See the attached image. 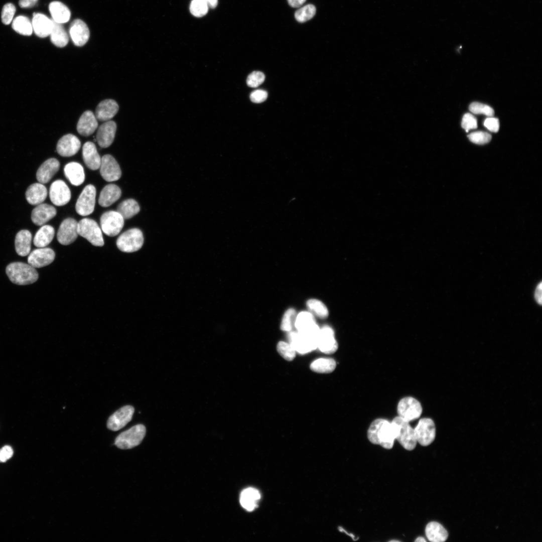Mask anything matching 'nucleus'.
<instances>
[{
  "instance_id": "nucleus-1",
  "label": "nucleus",
  "mask_w": 542,
  "mask_h": 542,
  "mask_svg": "<svg viewBox=\"0 0 542 542\" xmlns=\"http://www.w3.org/2000/svg\"><path fill=\"white\" fill-rule=\"evenodd\" d=\"M396 435V430L394 424L383 419H377L373 421L367 431L369 441L386 449H390L393 447Z\"/></svg>"
},
{
  "instance_id": "nucleus-2",
  "label": "nucleus",
  "mask_w": 542,
  "mask_h": 542,
  "mask_svg": "<svg viewBox=\"0 0 542 542\" xmlns=\"http://www.w3.org/2000/svg\"><path fill=\"white\" fill-rule=\"evenodd\" d=\"M10 280L18 285H26L36 282L38 274L35 268L22 262H14L8 264L6 269Z\"/></svg>"
},
{
  "instance_id": "nucleus-3",
  "label": "nucleus",
  "mask_w": 542,
  "mask_h": 542,
  "mask_svg": "<svg viewBox=\"0 0 542 542\" xmlns=\"http://www.w3.org/2000/svg\"><path fill=\"white\" fill-rule=\"evenodd\" d=\"M146 427L142 424L135 425L118 435L114 444L121 449H129L141 444L145 436Z\"/></svg>"
},
{
  "instance_id": "nucleus-4",
  "label": "nucleus",
  "mask_w": 542,
  "mask_h": 542,
  "mask_svg": "<svg viewBox=\"0 0 542 542\" xmlns=\"http://www.w3.org/2000/svg\"><path fill=\"white\" fill-rule=\"evenodd\" d=\"M396 430L395 440L406 450H414L417 444L414 429L407 422L398 416L392 421Z\"/></svg>"
},
{
  "instance_id": "nucleus-5",
  "label": "nucleus",
  "mask_w": 542,
  "mask_h": 542,
  "mask_svg": "<svg viewBox=\"0 0 542 542\" xmlns=\"http://www.w3.org/2000/svg\"><path fill=\"white\" fill-rule=\"evenodd\" d=\"M78 235L86 239L92 245L102 246L104 245L101 230L97 223L93 219L85 218L78 222Z\"/></svg>"
},
{
  "instance_id": "nucleus-6",
  "label": "nucleus",
  "mask_w": 542,
  "mask_h": 542,
  "mask_svg": "<svg viewBox=\"0 0 542 542\" xmlns=\"http://www.w3.org/2000/svg\"><path fill=\"white\" fill-rule=\"evenodd\" d=\"M144 240L142 231L139 228H133L125 231L118 237L116 245L122 252H132L141 249Z\"/></svg>"
},
{
  "instance_id": "nucleus-7",
  "label": "nucleus",
  "mask_w": 542,
  "mask_h": 542,
  "mask_svg": "<svg viewBox=\"0 0 542 542\" xmlns=\"http://www.w3.org/2000/svg\"><path fill=\"white\" fill-rule=\"evenodd\" d=\"M422 411L420 402L411 396L401 398L397 404L398 416L409 422L420 418Z\"/></svg>"
},
{
  "instance_id": "nucleus-8",
  "label": "nucleus",
  "mask_w": 542,
  "mask_h": 542,
  "mask_svg": "<svg viewBox=\"0 0 542 542\" xmlns=\"http://www.w3.org/2000/svg\"><path fill=\"white\" fill-rule=\"evenodd\" d=\"M124 220L117 211L105 212L102 214L100 218L101 230L107 236H115L119 234L122 229Z\"/></svg>"
},
{
  "instance_id": "nucleus-9",
  "label": "nucleus",
  "mask_w": 542,
  "mask_h": 542,
  "mask_svg": "<svg viewBox=\"0 0 542 542\" xmlns=\"http://www.w3.org/2000/svg\"><path fill=\"white\" fill-rule=\"evenodd\" d=\"M96 193L95 187L93 185L89 184L84 188L75 205L76 211L79 215L87 216L93 212Z\"/></svg>"
},
{
  "instance_id": "nucleus-10",
  "label": "nucleus",
  "mask_w": 542,
  "mask_h": 542,
  "mask_svg": "<svg viewBox=\"0 0 542 542\" xmlns=\"http://www.w3.org/2000/svg\"><path fill=\"white\" fill-rule=\"evenodd\" d=\"M417 443L423 446L430 445L436 437V427L434 421L430 418H422L414 428Z\"/></svg>"
},
{
  "instance_id": "nucleus-11",
  "label": "nucleus",
  "mask_w": 542,
  "mask_h": 542,
  "mask_svg": "<svg viewBox=\"0 0 542 542\" xmlns=\"http://www.w3.org/2000/svg\"><path fill=\"white\" fill-rule=\"evenodd\" d=\"M134 412V409L131 405L121 407L109 417L107 422V428L113 431L123 428L132 420Z\"/></svg>"
},
{
  "instance_id": "nucleus-12",
  "label": "nucleus",
  "mask_w": 542,
  "mask_h": 542,
  "mask_svg": "<svg viewBox=\"0 0 542 542\" xmlns=\"http://www.w3.org/2000/svg\"><path fill=\"white\" fill-rule=\"evenodd\" d=\"M99 169L101 177L107 182L117 181L121 176L118 163L110 155L106 154L101 158Z\"/></svg>"
},
{
  "instance_id": "nucleus-13",
  "label": "nucleus",
  "mask_w": 542,
  "mask_h": 542,
  "mask_svg": "<svg viewBox=\"0 0 542 542\" xmlns=\"http://www.w3.org/2000/svg\"><path fill=\"white\" fill-rule=\"evenodd\" d=\"M78 222L72 218L64 219L60 224L57 234L58 242L64 245L73 242L77 238Z\"/></svg>"
},
{
  "instance_id": "nucleus-14",
  "label": "nucleus",
  "mask_w": 542,
  "mask_h": 542,
  "mask_svg": "<svg viewBox=\"0 0 542 542\" xmlns=\"http://www.w3.org/2000/svg\"><path fill=\"white\" fill-rule=\"evenodd\" d=\"M71 191L63 180L53 182L49 189V197L54 205L61 206L67 204L71 199Z\"/></svg>"
},
{
  "instance_id": "nucleus-15",
  "label": "nucleus",
  "mask_w": 542,
  "mask_h": 542,
  "mask_svg": "<svg viewBox=\"0 0 542 542\" xmlns=\"http://www.w3.org/2000/svg\"><path fill=\"white\" fill-rule=\"evenodd\" d=\"M54 251L48 247H41L33 250L28 257V264L35 268H40L52 263L55 259Z\"/></svg>"
},
{
  "instance_id": "nucleus-16",
  "label": "nucleus",
  "mask_w": 542,
  "mask_h": 542,
  "mask_svg": "<svg viewBox=\"0 0 542 542\" xmlns=\"http://www.w3.org/2000/svg\"><path fill=\"white\" fill-rule=\"evenodd\" d=\"M288 337L290 344L299 353H307L317 348V340L298 332L290 333Z\"/></svg>"
},
{
  "instance_id": "nucleus-17",
  "label": "nucleus",
  "mask_w": 542,
  "mask_h": 542,
  "mask_svg": "<svg viewBox=\"0 0 542 542\" xmlns=\"http://www.w3.org/2000/svg\"><path fill=\"white\" fill-rule=\"evenodd\" d=\"M80 147L81 142L79 139L73 134L68 133L59 139L56 150L58 154L62 157H71L77 154Z\"/></svg>"
},
{
  "instance_id": "nucleus-18",
  "label": "nucleus",
  "mask_w": 542,
  "mask_h": 542,
  "mask_svg": "<svg viewBox=\"0 0 542 542\" xmlns=\"http://www.w3.org/2000/svg\"><path fill=\"white\" fill-rule=\"evenodd\" d=\"M338 343L334 338L332 328L325 326L320 330L317 340V348L326 354H332L338 349Z\"/></svg>"
},
{
  "instance_id": "nucleus-19",
  "label": "nucleus",
  "mask_w": 542,
  "mask_h": 542,
  "mask_svg": "<svg viewBox=\"0 0 542 542\" xmlns=\"http://www.w3.org/2000/svg\"><path fill=\"white\" fill-rule=\"evenodd\" d=\"M116 124L112 120L105 121L99 126L96 133V141L102 148L109 147L113 143L116 130Z\"/></svg>"
},
{
  "instance_id": "nucleus-20",
  "label": "nucleus",
  "mask_w": 542,
  "mask_h": 542,
  "mask_svg": "<svg viewBox=\"0 0 542 542\" xmlns=\"http://www.w3.org/2000/svg\"><path fill=\"white\" fill-rule=\"evenodd\" d=\"M70 37L75 45L81 47L88 41L90 36L86 24L80 19L75 20L71 24L69 30Z\"/></svg>"
},
{
  "instance_id": "nucleus-21",
  "label": "nucleus",
  "mask_w": 542,
  "mask_h": 542,
  "mask_svg": "<svg viewBox=\"0 0 542 542\" xmlns=\"http://www.w3.org/2000/svg\"><path fill=\"white\" fill-rule=\"evenodd\" d=\"M57 214L56 208L48 204L41 203L36 206L32 211L31 220L36 225H44Z\"/></svg>"
},
{
  "instance_id": "nucleus-22",
  "label": "nucleus",
  "mask_w": 542,
  "mask_h": 542,
  "mask_svg": "<svg viewBox=\"0 0 542 542\" xmlns=\"http://www.w3.org/2000/svg\"><path fill=\"white\" fill-rule=\"evenodd\" d=\"M60 168V163L55 158H50L45 161L38 168L36 178L42 184L49 182L57 173Z\"/></svg>"
},
{
  "instance_id": "nucleus-23",
  "label": "nucleus",
  "mask_w": 542,
  "mask_h": 542,
  "mask_svg": "<svg viewBox=\"0 0 542 542\" xmlns=\"http://www.w3.org/2000/svg\"><path fill=\"white\" fill-rule=\"evenodd\" d=\"M97 126L98 122L94 114L90 110H86L78 120L77 130L81 136L88 137L95 131Z\"/></svg>"
},
{
  "instance_id": "nucleus-24",
  "label": "nucleus",
  "mask_w": 542,
  "mask_h": 542,
  "mask_svg": "<svg viewBox=\"0 0 542 542\" xmlns=\"http://www.w3.org/2000/svg\"><path fill=\"white\" fill-rule=\"evenodd\" d=\"M118 109V105L114 100L105 99L99 102L97 106L95 116L99 121H107L115 116Z\"/></svg>"
},
{
  "instance_id": "nucleus-25",
  "label": "nucleus",
  "mask_w": 542,
  "mask_h": 542,
  "mask_svg": "<svg viewBox=\"0 0 542 542\" xmlns=\"http://www.w3.org/2000/svg\"><path fill=\"white\" fill-rule=\"evenodd\" d=\"M82 157L86 166L92 170L99 169L101 160L95 145L91 142H87L82 147Z\"/></svg>"
},
{
  "instance_id": "nucleus-26",
  "label": "nucleus",
  "mask_w": 542,
  "mask_h": 542,
  "mask_svg": "<svg viewBox=\"0 0 542 542\" xmlns=\"http://www.w3.org/2000/svg\"><path fill=\"white\" fill-rule=\"evenodd\" d=\"M33 30L40 38L50 35L52 27V20L41 13H34L32 21Z\"/></svg>"
},
{
  "instance_id": "nucleus-27",
  "label": "nucleus",
  "mask_w": 542,
  "mask_h": 542,
  "mask_svg": "<svg viewBox=\"0 0 542 542\" xmlns=\"http://www.w3.org/2000/svg\"><path fill=\"white\" fill-rule=\"evenodd\" d=\"M121 195L120 188L114 184L106 185L102 189L98 199L99 204L103 207H107L118 200Z\"/></svg>"
},
{
  "instance_id": "nucleus-28",
  "label": "nucleus",
  "mask_w": 542,
  "mask_h": 542,
  "mask_svg": "<svg viewBox=\"0 0 542 542\" xmlns=\"http://www.w3.org/2000/svg\"><path fill=\"white\" fill-rule=\"evenodd\" d=\"M48 194L46 187L43 184L36 183L31 184L27 189L25 197L28 202L32 205L42 203Z\"/></svg>"
},
{
  "instance_id": "nucleus-29",
  "label": "nucleus",
  "mask_w": 542,
  "mask_h": 542,
  "mask_svg": "<svg viewBox=\"0 0 542 542\" xmlns=\"http://www.w3.org/2000/svg\"><path fill=\"white\" fill-rule=\"evenodd\" d=\"M64 172L67 179L74 186H79L84 181L83 168L77 162H72L67 164L64 168Z\"/></svg>"
},
{
  "instance_id": "nucleus-30",
  "label": "nucleus",
  "mask_w": 542,
  "mask_h": 542,
  "mask_svg": "<svg viewBox=\"0 0 542 542\" xmlns=\"http://www.w3.org/2000/svg\"><path fill=\"white\" fill-rule=\"evenodd\" d=\"M260 499V493L256 488L248 487L240 494V503L241 506L248 511L254 510Z\"/></svg>"
},
{
  "instance_id": "nucleus-31",
  "label": "nucleus",
  "mask_w": 542,
  "mask_h": 542,
  "mask_svg": "<svg viewBox=\"0 0 542 542\" xmlns=\"http://www.w3.org/2000/svg\"><path fill=\"white\" fill-rule=\"evenodd\" d=\"M32 238L31 233L28 230H21L17 233L15 245L18 255L25 256L30 253Z\"/></svg>"
},
{
  "instance_id": "nucleus-32",
  "label": "nucleus",
  "mask_w": 542,
  "mask_h": 542,
  "mask_svg": "<svg viewBox=\"0 0 542 542\" xmlns=\"http://www.w3.org/2000/svg\"><path fill=\"white\" fill-rule=\"evenodd\" d=\"M425 533L428 539L431 542H444L448 537L446 529L436 521H431L427 524Z\"/></svg>"
},
{
  "instance_id": "nucleus-33",
  "label": "nucleus",
  "mask_w": 542,
  "mask_h": 542,
  "mask_svg": "<svg viewBox=\"0 0 542 542\" xmlns=\"http://www.w3.org/2000/svg\"><path fill=\"white\" fill-rule=\"evenodd\" d=\"M49 10L52 16V20L59 24L67 23L70 18L71 13L68 8L59 1L51 2L49 6Z\"/></svg>"
},
{
  "instance_id": "nucleus-34",
  "label": "nucleus",
  "mask_w": 542,
  "mask_h": 542,
  "mask_svg": "<svg viewBox=\"0 0 542 542\" xmlns=\"http://www.w3.org/2000/svg\"><path fill=\"white\" fill-rule=\"evenodd\" d=\"M54 235L55 230L52 226L42 225L34 237V244L39 248L45 247L52 241Z\"/></svg>"
},
{
  "instance_id": "nucleus-35",
  "label": "nucleus",
  "mask_w": 542,
  "mask_h": 542,
  "mask_svg": "<svg viewBox=\"0 0 542 542\" xmlns=\"http://www.w3.org/2000/svg\"><path fill=\"white\" fill-rule=\"evenodd\" d=\"M49 36H50L51 42L57 47H65L69 41L68 34L62 24L56 23L53 20H52V27Z\"/></svg>"
},
{
  "instance_id": "nucleus-36",
  "label": "nucleus",
  "mask_w": 542,
  "mask_h": 542,
  "mask_svg": "<svg viewBox=\"0 0 542 542\" xmlns=\"http://www.w3.org/2000/svg\"><path fill=\"white\" fill-rule=\"evenodd\" d=\"M140 210V207L137 201L133 199H127L119 203L116 211L124 219H128L138 214Z\"/></svg>"
},
{
  "instance_id": "nucleus-37",
  "label": "nucleus",
  "mask_w": 542,
  "mask_h": 542,
  "mask_svg": "<svg viewBox=\"0 0 542 542\" xmlns=\"http://www.w3.org/2000/svg\"><path fill=\"white\" fill-rule=\"evenodd\" d=\"M336 366L335 361L332 358H319L314 361L310 365V369L316 372L329 373L333 372Z\"/></svg>"
},
{
  "instance_id": "nucleus-38",
  "label": "nucleus",
  "mask_w": 542,
  "mask_h": 542,
  "mask_svg": "<svg viewBox=\"0 0 542 542\" xmlns=\"http://www.w3.org/2000/svg\"><path fill=\"white\" fill-rule=\"evenodd\" d=\"M12 27L16 32L25 36H30L33 31L32 22L24 16L16 17L13 21Z\"/></svg>"
},
{
  "instance_id": "nucleus-39",
  "label": "nucleus",
  "mask_w": 542,
  "mask_h": 542,
  "mask_svg": "<svg viewBox=\"0 0 542 542\" xmlns=\"http://www.w3.org/2000/svg\"><path fill=\"white\" fill-rule=\"evenodd\" d=\"M316 325L313 315L308 312H302L296 317L295 325L298 332L308 330Z\"/></svg>"
},
{
  "instance_id": "nucleus-40",
  "label": "nucleus",
  "mask_w": 542,
  "mask_h": 542,
  "mask_svg": "<svg viewBox=\"0 0 542 542\" xmlns=\"http://www.w3.org/2000/svg\"><path fill=\"white\" fill-rule=\"evenodd\" d=\"M308 309L317 317L325 319L328 316L329 312L324 304L321 301L315 299L308 300L307 302Z\"/></svg>"
},
{
  "instance_id": "nucleus-41",
  "label": "nucleus",
  "mask_w": 542,
  "mask_h": 542,
  "mask_svg": "<svg viewBox=\"0 0 542 542\" xmlns=\"http://www.w3.org/2000/svg\"><path fill=\"white\" fill-rule=\"evenodd\" d=\"M316 7L312 4L307 5L296 11L295 17L300 23H304L311 19L315 15Z\"/></svg>"
},
{
  "instance_id": "nucleus-42",
  "label": "nucleus",
  "mask_w": 542,
  "mask_h": 542,
  "mask_svg": "<svg viewBox=\"0 0 542 542\" xmlns=\"http://www.w3.org/2000/svg\"><path fill=\"white\" fill-rule=\"evenodd\" d=\"M209 5L207 0H192L190 5V11L196 17H202L208 11Z\"/></svg>"
},
{
  "instance_id": "nucleus-43",
  "label": "nucleus",
  "mask_w": 542,
  "mask_h": 542,
  "mask_svg": "<svg viewBox=\"0 0 542 542\" xmlns=\"http://www.w3.org/2000/svg\"><path fill=\"white\" fill-rule=\"evenodd\" d=\"M277 351L287 361L293 360L296 356V351L294 348L290 343L284 341H280L278 343Z\"/></svg>"
},
{
  "instance_id": "nucleus-44",
  "label": "nucleus",
  "mask_w": 542,
  "mask_h": 542,
  "mask_svg": "<svg viewBox=\"0 0 542 542\" xmlns=\"http://www.w3.org/2000/svg\"><path fill=\"white\" fill-rule=\"evenodd\" d=\"M296 317V312L295 309L290 308L287 310L283 317L281 329L286 331L291 330L293 324L295 323Z\"/></svg>"
},
{
  "instance_id": "nucleus-45",
  "label": "nucleus",
  "mask_w": 542,
  "mask_h": 542,
  "mask_svg": "<svg viewBox=\"0 0 542 542\" xmlns=\"http://www.w3.org/2000/svg\"><path fill=\"white\" fill-rule=\"evenodd\" d=\"M470 111L474 114H483L488 116H492L494 114V110L490 106L480 102H474L469 105Z\"/></svg>"
},
{
  "instance_id": "nucleus-46",
  "label": "nucleus",
  "mask_w": 542,
  "mask_h": 542,
  "mask_svg": "<svg viewBox=\"0 0 542 542\" xmlns=\"http://www.w3.org/2000/svg\"><path fill=\"white\" fill-rule=\"evenodd\" d=\"M468 137L472 143L478 145H484L491 140V135L485 131H477L470 133Z\"/></svg>"
},
{
  "instance_id": "nucleus-47",
  "label": "nucleus",
  "mask_w": 542,
  "mask_h": 542,
  "mask_svg": "<svg viewBox=\"0 0 542 542\" xmlns=\"http://www.w3.org/2000/svg\"><path fill=\"white\" fill-rule=\"evenodd\" d=\"M16 12V7L12 3H7L3 8L1 14L2 21L5 25L10 24Z\"/></svg>"
},
{
  "instance_id": "nucleus-48",
  "label": "nucleus",
  "mask_w": 542,
  "mask_h": 542,
  "mask_svg": "<svg viewBox=\"0 0 542 542\" xmlns=\"http://www.w3.org/2000/svg\"><path fill=\"white\" fill-rule=\"evenodd\" d=\"M265 79L264 74L260 71H253L247 77L246 83L250 87L255 88L261 84Z\"/></svg>"
},
{
  "instance_id": "nucleus-49",
  "label": "nucleus",
  "mask_w": 542,
  "mask_h": 542,
  "mask_svg": "<svg viewBox=\"0 0 542 542\" xmlns=\"http://www.w3.org/2000/svg\"><path fill=\"white\" fill-rule=\"evenodd\" d=\"M462 127L468 132L470 129L477 127V121L476 117L470 113H465L462 120Z\"/></svg>"
},
{
  "instance_id": "nucleus-50",
  "label": "nucleus",
  "mask_w": 542,
  "mask_h": 542,
  "mask_svg": "<svg viewBox=\"0 0 542 542\" xmlns=\"http://www.w3.org/2000/svg\"><path fill=\"white\" fill-rule=\"evenodd\" d=\"M249 97L251 101L254 103H261L266 99L267 93L264 90L257 89L252 91Z\"/></svg>"
},
{
  "instance_id": "nucleus-51",
  "label": "nucleus",
  "mask_w": 542,
  "mask_h": 542,
  "mask_svg": "<svg viewBox=\"0 0 542 542\" xmlns=\"http://www.w3.org/2000/svg\"><path fill=\"white\" fill-rule=\"evenodd\" d=\"M484 125L490 131L496 132L499 128V120L492 116L488 117L484 120Z\"/></svg>"
},
{
  "instance_id": "nucleus-52",
  "label": "nucleus",
  "mask_w": 542,
  "mask_h": 542,
  "mask_svg": "<svg viewBox=\"0 0 542 542\" xmlns=\"http://www.w3.org/2000/svg\"><path fill=\"white\" fill-rule=\"evenodd\" d=\"M13 450L10 446L3 447L0 449V462H6L13 456Z\"/></svg>"
},
{
  "instance_id": "nucleus-53",
  "label": "nucleus",
  "mask_w": 542,
  "mask_h": 542,
  "mask_svg": "<svg viewBox=\"0 0 542 542\" xmlns=\"http://www.w3.org/2000/svg\"><path fill=\"white\" fill-rule=\"evenodd\" d=\"M533 298L537 305L541 306L542 304V284L540 281L536 286L534 293Z\"/></svg>"
},
{
  "instance_id": "nucleus-54",
  "label": "nucleus",
  "mask_w": 542,
  "mask_h": 542,
  "mask_svg": "<svg viewBox=\"0 0 542 542\" xmlns=\"http://www.w3.org/2000/svg\"><path fill=\"white\" fill-rule=\"evenodd\" d=\"M38 0H19V4L22 8H29L34 7Z\"/></svg>"
},
{
  "instance_id": "nucleus-55",
  "label": "nucleus",
  "mask_w": 542,
  "mask_h": 542,
  "mask_svg": "<svg viewBox=\"0 0 542 542\" xmlns=\"http://www.w3.org/2000/svg\"><path fill=\"white\" fill-rule=\"evenodd\" d=\"M289 5L293 8L301 7L306 0H287Z\"/></svg>"
},
{
  "instance_id": "nucleus-56",
  "label": "nucleus",
  "mask_w": 542,
  "mask_h": 542,
  "mask_svg": "<svg viewBox=\"0 0 542 542\" xmlns=\"http://www.w3.org/2000/svg\"><path fill=\"white\" fill-rule=\"evenodd\" d=\"M209 7L215 8L218 4V0H207Z\"/></svg>"
},
{
  "instance_id": "nucleus-57",
  "label": "nucleus",
  "mask_w": 542,
  "mask_h": 542,
  "mask_svg": "<svg viewBox=\"0 0 542 542\" xmlns=\"http://www.w3.org/2000/svg\"><path fill=\"white\" fill-rule=\"evenodd\" d=\"M338 529H339V530L340 531L344 532H345V533H346V534H347L348 535L350 536V537H351V538H352L353 539V540H358V538H355L356 537H355V536L354 535V534H352V533H348V532H347V531H346V530H345L344 529H343V528H342V527H338Z\"/></svg>"
},
{
  "instance_id": "nucleus-58",
  "label": "nucleus",
  "mask_w": 542,
  "mask_h": 542,
  "mask_svg": "<svg viewBox=\"0 0 542 542\" xmlns=\"http://www.w3.org/2000/svg\"><path fill=\"white\" fill-rule=\"evenodd\" d=\"M415 541H416V542L425 541H425H426V540L423 537L419 536V537H417L415 539Z\"/></svg>"
}]
</instances>
